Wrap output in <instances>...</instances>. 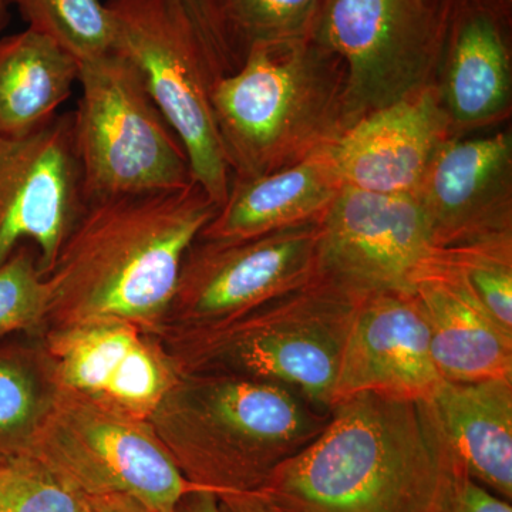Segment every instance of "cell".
I'll list each match as a JSON object with an SVG mask.
<instances>
[{"mask_svg":"<svg viewBox=\"0 0 512 512\" xmlns=\"http://www.w3.org/2000/svg\"><path fill=\"white\" fill-rule=\"evenodd\" d=\"M217 211L197 181L180 190L86 202L46 276L42 332L94 319L126 320L156 332L185 254Z\"/></svg>","mask_w":512,"mask_h":512,"instance_id":"1","label":"cell"},{"mask_svg":"<svg viewBox=\"0 0 512 512\" xmlns=\"http://www.w3.org/2000/svg\"><path fill=\"white\" fill-rule=\"evenodd\" d=\"M259 493L291 512H430L448 454L426 400L359 393Z\"/></svg>","mask_w":512,"mask_h":512,"instance_id":"2","label":"cell"},{"mask_svg":"<svg viewBox=\"0 0 512 512\" xmlns=\"http://www.w3.org/2000/svg\"><path fill=\"white\" fill-rule=\"evenodd\" d=\"M329 412L278 383L180 375L150 424L192 485L252 493L318 437Z\"/></svg>","mask_w":512,"mask_h":512,"instance_id":"3","label":"cell"},{"mask_svg":"<svg viewBox=\"0 0 512 512\" xmlns=\"http://www.w3.org/2000/svg\"><path fill=\"white\" fill-rule=\"evenodd\" d=\"M343 60L315 36L256 46L212 89L232 178L247 180L315 156L345 130Z\"/></svg>","mask_w":512,"mask_h":512,"instance_id":"4","label":"cell"},{"mask_svg":"<svg viewBox=\"0 0 512 512\" xmlns=\"http://www.w3.org/2000/svg\"><path fill=\"white\" fill-rule=\"evenodd\" d=\"M359 299L312 276L235 318L153 333L178 375H229L282 384L329 410Z\"/></svg>","mask_w":512,"mask_h":512,"instance_id":"5","label":"cell"},{"mask_svg":"<svg viewBox=\"0 0 512 512\" xmlns=\"http://www.w3.org/2000/svg\"><path fill=\"white\" fill-rule=\"evenodd\" d=\"M79 64L73 131L84 201L194 183L187 151L137 67L116 49Z\"/></svg>","mask_w":512,"mask_h":512,"instance_id":"6","label":"cell"},{"mask_svg":"<svg viewBox=\"0 0 512 512\" xmlns=\"http://www.w3.org/2000/svg\"><path fill=\"white\" fill-rule=\"evenodd\" d=\"M116 47L137 67L190 158L194 180L218 208L232 174L215 124L212 89L224 64L181 0H107Z\"/></svg>","mask_w":512,"mask_h":512,"instance_id":"7","label":"cell"},{"mask_svg":"<svg viewBox=\"0 0 512 512\" xmlns=\"http://www.w3.org/2000/svg\"><path fill=\"white\" fill-rule=\"evenodd\" d=\"M84 497L123 495L147 512H175L194 490L146 421L56 386L28 454Z\"/></svg>","mask_w":512,"mask_h":512,"instance_id":"8","label":"cell"},{"mask_svg":"<svg viewBox=\"0 0 512 512\" xmlns=\"http://www.w3.org/2000/svg\"><path fill=\"white\" fill-rule=\"evenodd\" d=\"M443 23V0H328L313 36L345 64V128L433 86Z\"/></svg>","mask_w":512,"mask_h":512,"instance_id":"9","label":"cell"},{"mask_svg":"<svg viewBox=\"0 0 512 512\" xmlns=\"http://www.w3.org/2000/svg\"><path fill=\"white\" fill-rule=\"evenodd\" d=\"M318 239L319 221L235 241L198 237L157 330L217 325L306 284Z\"/></svg>","mask_w":512,"mask_h":512,"instance_id":"10","label":"cell"},{"mask_svg":"<svg viewBox=\"0 0 512 512\" xmlns=\"http://www.w3.org/2000/svg\"><path fill=\"white\" fill-rule=\"evenodd\" d=\"M439 249L416 198L342 187L319 220L313 276L359 301L414 293Z\"/></svg>","mask_w":512,"mask_h":512,"instance_id":"11","label":"cell"},{"mask_svg":"<svg viewBox=\"0 0 512 512\" xmlns=\"http://www.w3.org/2000/svg\"><path fill=\"white\" fill-rule=\"evenodd\" d=\"M84 205L73 113L28 136H0V265L30 242L49 275Z\"/></svg>","mask_w":512,"mask_h":512,"instance_id":"12","label":"cell"},{"mask_svg":"<svg viewBox=\"0 0 512 512\" xmlns=\"http://www.w3.org/2000/svg\"><path fill=\"white\" fill-rule=\"evenodd\" d=\"M56 386L121 416L150 423L178 372L158 340L120 319L39 333Z\"/></svg>","mask_w":512,"mask_h":512,"instance_id":"13","label":"cell"},{"mask_svg":"<svg viewBox=\"0 0 512 512\" xmlns=\"http://www.w3.org/2000/svg\"><path fill=\"white\" fill-rule=\"evenodd\" d=\"M433 89L453 138L507 126L512 114V10L495 0H443Z\"/></svg>","mask_w":512,"mask_h":512,"instance_id":"14","label":"cell"},{"mask_svg":"<svg viewBox=\"0 0 512 512\" xmlns=\"http://www.w3.org/2000/svg\"><path fill=\"white\" fill-rule=\"evenodd\" d=\"M414 198L437 248L512 232L510 124L444 143Z\"/></svg>","mask_w":512,"mask_h":512,"instance_id":"15","label":"cell"},{"mask_svg":"<svg viewBox=\"0 0 512 512\" xmlns=\"http://www.w3.org/2000/svg\"><path fill=\"white\" fill-rule=\"evenodd\" d=\"M451 138L430 86L357 120L319 154L342 187L414 197L431 161Z\"/></svg>","mask_w":512,"mask_h":512,"instance_id":"16","label":"cell"},{"mask_svg":"<svg viewBox=\"0 0 512 512\" xmlns=\"http://www.w3.org/2000/svg\"><path fill=\"white\" fill-rule=\"evenodd\" d=\"M443 380L414 293H377L359 303L333 403L359 393L420 402L429 400Z\"/></svg>","mask_w":512,"mask_h":512,"instance_id":"17","label":"cell"},{"mask_svg":"<svg viewBox=\"0 0 512 512\" xmlns=\"http://www.w3.org/2000/svg\"><path fill=\"white\" fill-rule=\"evenodd\" d=\"M430 335L431 356L447 382L512 380V333L501 328L466 281L439 259L414 286Z\"/></svg>","mask_w":512,"mask_h":512,"instance_id":"18","label":"cell"},{"mask_svg":"<svg viewBox=\"0 0 512 512\" xmlns=\"http://www.w3.org/2000/svg\"><path fill=\"white\" fill-rule=\"evenodd\" d=\"M451 463L512 501V380H443L429 400Z\"/></svg>","mask_w":512,"mask_h":512,"instance_id":"19","label":"cell"},{"mask_svg":"<svg viewBox=\"0 0 512 512\" xmlns=\"http://www.w3.org/2000/svg\"><path fill=\"white\" fill-rule=\"evenodd\" d=\"M340 188L319 153L274 173L232 178L227 200L200 238L235 241L319 221Z\"/></svg>","mask_w":512,"mask_h":512,"instance_id":"20","label":"cell"},{"mask_svg":"<svg viewBox=\"0 0 512 512\" xmlns=\"http://www.w3.org/2000/svg\"><path fill=\"white\" fill-rule=\"evenodd\" d=\"M80 64L32 29L0 36V136L45 126L79 83Z\"/></svg>","mask_w":512,"mask_h":512,"instance_id":"21","label":"cell"},{"mask_svg":"<svg viewBox=\"0 0 512 512\" xmlns=\"http://www.w3.org/2000/svg\"><path fill=\"white\" fill-rule=\"evenodd\" d=\"M328 0H202L229 73L256 46L312 36Z\"/></svg>","mask_w":512,"mask_h":512,"instance_id":"22","label":"cell"},{"mask_svg":"<svg viewBox=\"0 0 512 512\" xmlns=\"http://www.w3.org/2000/svg\"><path fill=\"white\" fill-rule=\"evenodd\" d=\"M53 390L40 339L0 342V456L28 454Z\"/></svg>","mask_w":512,"mask_h":512,"instance_id":"23","label":"cell"},{"mask_svg":"<svg viewBox=\"0 0 512 512\" xmlns=\"http://www.w3.org/2000/svg\"><path fill=\"white\" fill-rule=\"evenodd\" d=\"M28 28L66 50L79 63L109 55L116 33L101 0H8Z\"/></svg>","mask_w":512,"mask_h":512,"instance_id":"24","label":"cell"},{"mask_svg":"<svg viewBox=\"0 0 512 512\" xmlns=\"http://www.w3.org/2000/svg\"><path fill=\"white\" fill-rule=\"evenodd\" d=\"M439 259L466 281L495 322L512 333V232L439 249Z\"/></svg>","mask_w":512,"mask_h":512,"instance_id":"25","label":"cell"},{"mask_svg":"<svg viewBox=\"0 0 512 512\" xmlns=\"http://www.w3.org/2000/svg\"><path fill=\"white\" fill-rule=\"evenodd\" d=\"M49 296L36 249L23 242L0 265V342L18 335H39Z\"/></svg>","mask_w":512,"mask_h":512,"instance_id":"26","label":"cell"},{"mask_svg":"<svg viewBox=\"0 0 512 512\" xmlns=\"http://www.w3.org/2000/svg\"><path fill=\"white\" fill-rule=\"evenodd\" d=\"M0 512H90L86 497L32 456H0Z\"/></svg>","mask_w":512,"mask_h":512,"instance_id":"27","label":"cell"},{"mask_svg":"<svg viewBox=\"0 0 512 512\" xmlns=\"http://www.w3.org/2000/svg\"><path fill=\"white\" fill-rule=\"evenodd\" d=\"M430 512H512V505L471 480L448 458L446 476Z\"/></svg>","mask_w":512,"mask_h":512,"instance_id":"28","label":"cell"},{"mask_svg":"<svg viewBox=\"0 0 512 512\" xmlns=\"http://www.w3.org/2000/svg\"><path fill=\"white\" fill-rule=\"evenodd\" d=\"M218 504L221 512H291L259 491L218 494Z\"/></svg>","mask_w":512,"mask_h":512,"instance_id":"29","label":"cell"},{"mask_svg":"<svg viewBox=\"0 0 512 512\" xmlns=\"http://www.w3.org/2000/svg\"><path fill=\"white\" fill-rule=\"evenodd\" d=\"M175 512H221L218 495L204 488H194L181 498Z\"/></svg>","mask_w":512,"mask_h":512,"instance_id":"30","label":"cell"},{"mask_svg":"<svg viewBox=\"0 0 512 512\" xmlns=\"http://www.w3.org/2000/svg\"><path fill=\"white\" fill-rule=\"evenodd\" d=\"M90 512H147L140 505L123 495L86 497Z\"/></svg>","mask_w":512,"mask_h":512,"instance_id":"31","label":"cell"},{"mask_svg":"<svg viewBox=\"0 0 512 512\" xmlns=\"http://www.w3.org/2000/svg\"><path fill=\"white\" fill-rule=\"evenodd\" d=\"M184 3L185 8H187L188 13H190L191 18L194 19L195 25L198 26V29L201 30L202 35L205 36V39L208 40V43L212 46V49L215 50L218 57H220L222 64H224L225 69L228 70L227 63H225L224 57H222L220 49H218L217 43H215L214 36H212L210 25H208L207 16H205L204 5H202V0H181Z\"/></svg>","mask_w":512,"mask_h":512,"instance_id":"32","label":"cell"},{"mask_svg":"<svg viewBox=\"0 0 512 512\" xmlns=\"http://www.w3.org/2000/svg\"><path fill=\"white\" fill-rule=\"evenodd\" d=\"M8 0H0V33L8 28L10 13Z\"/></svg>","mask_w":512,"mask_h":512,"instance_id":"33","label":"cell"},{"mask_svg":"<svg viewBox=\"0 0 512 512\" xmlns=\"http://www.w3.org/2000/svg\"><path fill=\"white\" fill-rule=\"evenodd\" d=\"M495 2L500 3L504 8L512 10V0H495Z\"/></svg>","mask_w":512,"mask_h":512,"instance_id":"34","label":"cell"}]
</instances>
